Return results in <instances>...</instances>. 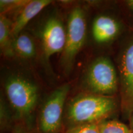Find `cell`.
I'll return each instance as SVG.
<instances>
[{
	"label": "cell",
	"mask_w": 133,
	"mask_h": 133,
	"mask_svg": "<svg viewBox=\"0 0 133 133\" xmlns=\"http://www.w3.org/2000/svg\"><path fill=\"white\" fill-rule=\"evenodd\" d=\"M117 107L112 96L84 92L73 98L67 105L65 118L69 127L83 124L99 123L114 113Z\"/></svg>",
	"instance_id": "obj_1"
},
{
	"label": "cell",
	"mask_w": 133,
	"mask_h": 133,
	"mask_svg": "<svg viewBox=\"0 0 133 133\" xmlns=\"http://www.w3.org/2000/svg\"><path fill=\"white\" fill-rule=\"evenodd\" d=\"M5 92L9 102L18 116L28 118L35 109L39 99L37 85L19 75H12L5 82Z\"/></svg>",
	"instance_id": "obj_2"
},
{
	"label": "cell",
	"mask_w": 133,
	"mask_h": 133,
	"mask_svg": "<svg viewBox=\"0 0 133 133\" xmlns=\"http://www.w3.org/2000/svg\"><path fill=\"white\" fill-rule=\"evenodd\" d=\"M119 78L115 68L109 58L100 57L88 66L83 79L86 92L112 96L118 89Z\"/></svg>",
	"instance_id": "obj_3"
},
{
	"label": "cell",
	"mask_w": 133,
	"mask_h": 133,
	"mask_svg": "<svg viewBox=\"0 0 133 133\" xmlns=\"http://www.w3.org/2000/svg\"><path fill=\"white\" fill-rule=\"evenodd\" d=\"M86 37L85 14L82 8L71 10L68 19L65 45L62 52L61 65L66 74L72 69L76 57L84 45Z\"/></svg>",
	"instance_id": "obj_4"
},
{
	"label": "cell",
	"mask_w": 133,
	"mask_h": 133,
	"mask_svg": "<svg viewBox=\"0 0 133 133\" xmlns=\"http://www.w3.org/2000/svg\"><path fill=\"white\" fill-rule=\"evenodd\" d=\"M67 83L53 91L43 103L38 116L40 133H59L62 127L65 104L70 91Z\"/></svg>",
	"instance_id": "obj_5"
},
{
	"label": "cell",
	"mask_w": 133,
	"mask_h": 133,
	"mask_svg": "<svg viewBox=\"0 0 133 133\" xmlns=\"http://www.w3.org/2000/svg\"><path fill=\"white\" fill-rule=\"evenodd\" d=\"M118 70L121 110L124 118L129 119L133 114V35L119 53Z\"/></svg>",
	"instance_id": "obj_6"
},
{
	"label": "cell",
	"mask_w": 133,
	"mask_h": 133,
	"mask_svg": "<svg viewBox=\"0 0 133 133\" xmlns=\"http://www.w3.org/2000/svg\"><path fill=\"white\" fill-rule=\"evenodd\" d=\"M66 30L62 22L52 16L46 20L41 31V42L46 60L52 55L62 52L65 45Z\"/></svg>",
	"instance_id": "obj_7"
},
{
	"label": "cell",
	"mask_w": 133,
	"mask_h": 133,
	"mask_svg": "<svg viewBox=\"0 0 133 133\" xmlns=\"http://www.w3.org/2000/svg\"><path fill=\"white\" fill-rule=\"evenodd\" d=\"M120 26L115 19L108 16H100L94 19L92 24V36L98 43L112 41L119 33Z\"/></svg>",
	"instance_id": "obj_8"
},
{
	"label": "cell",
	"mask_w": 133,
	"mask_h": 133,
	"mask_svg": "<svg viewBox=\"0 0 133 133\" xmlns=\"http://www.w3.org/2000/svg\"><path fill=\"white\" fill-rule=\"evenodd\" d=\"M50 0H33L29 1L17 16L12 25V34L15 38L21 33L26 25L33 18L39 14L44 8L50 4Z\"/></svg>",
	"instance_id": "obj_9"
},
{
	"label": "cell",
	"mask_w": 133,
	"mask_h": 133,
	"mask_svg": "<svg viewBox=\"0 0 133 133\" xmlns=\"http://www.w3.org/2000/svg\"><path fill=\"white\" fill-rule=\"evenodd\" d=\"M12 22L5 16L1 14L0 16V47L1 51L5 56L13 57L14 51V39L12 34Z\"/></svg>",
	"instance_id": "obj_10"
},
{
	"label": "cell",
	"mask_w": 133,
	"mask_h": 133,
	"mask_svg": "<svg viewBox=\"0 0 133 133\" xmlns=\"http://www.w3.org/2000/svg\"><path fill=\"white\" fill-rule=\"evenodd\" d=\"M14 53L24 59H32L36 53L35 43L30 35L21 32L14 38Z\"/></svg>",
	"instance_id": "obj_11"
},
{
	"label": "cell",
	"mask_w": 133,
	"mask_h": 133,
	"mask_svg": "<svg viewBox=\"0 0 133 133\" xmlns=\"http://www.w3.org/2000/svg\"><path fill=\"white\" fill-rule=\"evenodd\" d=\"M100 133H132L130 128L123 123L114 120H104L99 123Z\"/></svg>",
	"instance_id": "obj_12"
},
{
	"label": "cell",
	"mask_w": 133,
	"mask_h": 133,
	"mask_svg": "<svg viewBox=\"0 0 133 133\" xmlns=\"http://www.w3.org/2000/svg\"><path fill=\"white\" fill-rule=\"evenodd\" d=\"M65 133H100L99 123L83 124L71 126Z\"/></svg>",
	"instance_id": "obj_13"
},
{
	"label": "cell",
	"mask_w": 133,
	"mask_h": 133,
	"mask_svg": "<svg viewBox=\"0 0 133 133\" xmlns=\"http://www.w3.org/2000/svg\"><path fill=\"white\" fill-rule=\"evenodd\" d=\"M29 1H22V0H1L0 7L1 14H4V12L14 10L17 8H22L27 4Z\"/></svg>",
	"instance_id": "obj_14"
},
{
	"label": "cell",
	"mask_w": 133,
	"mask_h": 133,
	"mask_svg": "<svg viewBox=\"0 0 133 133\" xmlns=\"http://www.w3.org/2000/svg\"><path fill=\"white\" fill-rule=\"evenodd\" d=\"M11 133H29L26 130V128L22 125L16 126V127L13 129Z\"/></svg>",
	"instance_id": "obj_15"
},
{
	"label": "cell",
	"mask_w": 133,
	"mask_h": 133,
	"mask_svg": "<svg viewBox=\"0 0 133 133\" xmlns=\"http://www.w3.org/2000/svg\"><path fill=\"white\" fill-rule=\"evenodd\" d=\"M126 4L127 5L128 8L131 11H133V0H128V1H126Z\"/></svg>",
	"instance_id": "obj_16"
},
{
	"label": "cell",
	"mask_w": 133,
	"mask_h": 133,
	"mask_svg": "<svg viewBox=\"0 0 133 133\" xmlns=\"http://www.w3.org/2000/svg\"><path fill=\"white\" fill-rule=\"evenodd\" d=\"M129 124H130V128L133 133V114L131 115L130 119H129Z\"/></svg>",
	"instance_id": "obj_17"
}]
</instances>
